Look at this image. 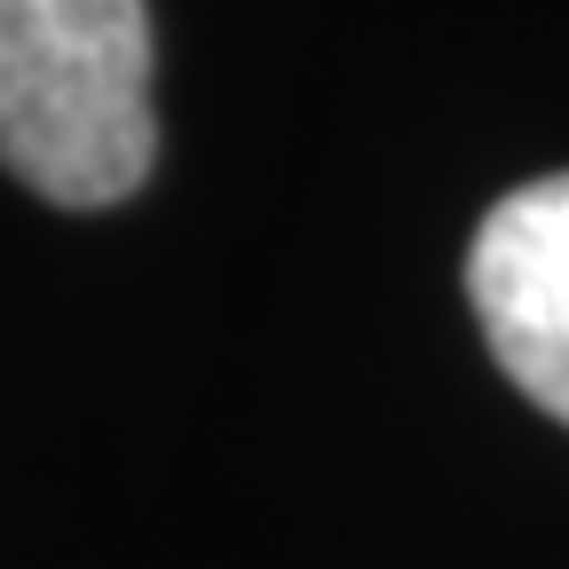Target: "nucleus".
<instances>
[{"label":"nucleus","instance_id":"1","mask_svg":"<svg viewBox=\"0 0 569 569\" xmlns=\"http://www.w3.org/2000/svg\"><path fill=\"white\" fill-rule=\"evenodd\" d=\"M151 159L142 0H0V167L48 206H119Z\"/></svg>","mask_w":569,"mask_h":569},{"label":"nucleus","instance_id":"2","mask_svg":"<svg viewBox=\"0 0 569 569\" xmlns=\"http://www.w3.org/2000/svg\"><path fill=\"white\" fill-rule=\"evenodd\" d=\"M467 301L498 372L569 427V174H538L482 213Z\"/></svg>","mask_w":569,"mask_h":569}]
</instances>
